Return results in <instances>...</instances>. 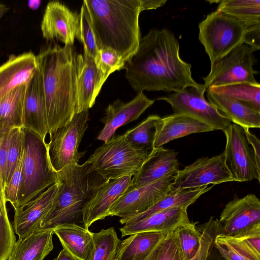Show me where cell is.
Listing matches in <instances>:
<instances>
[{
    "label": "cell",
    "instance_id": "cell-1",
    "mask_svg": "<svg viewBox=\"0 0 260 260\" xmlns=\"http://www.w3.org/2000/svg\"><path fill=\"white\" fill-rule=\"evenodd\" d=\"M179 48L167 29H152L141 38L137 51L121 68L134 91L170 93L188 87H203L192 78L191 65L181 58Z\"/></svg>",
    "mask_w": 260,
    "mask_h": 260
},
{
    "label": "cell",
    "instance_id": "cell-2",
    "mask_svg": "<svg viewBox=\"0 0 260 260\" xmlns=\"http://www.w3.org/2000/svg\"><path fill=\"white\" fill-rule=\"evenodd\" d=\"M76 56L73 46L57 44L36 55L43 77L49 134L67 124L75 114Z\"/></svg>",
    "mask_w": 260,
    "mask_h": 260
},
{
    "label": "cell",
    "instance_id": "cell-3",
    "mask_svg": "<svg viewBox=\"0 0 260 260\" xmlns=\"http://www.w3.org/2000/svg\"><path fill=\"white\" fill-rule=\"evenodd\" d=\"M99 49L115 51L125 64L141 40L139 0H84Z\"/></svg>",
    "mask_w": 260,
    "mask_h": 260
},
{
    "label": "cell",
    "instance_id": "cell-4",
    "mask_svg": "<svg viewBox=\"0 0 260 260\" xmlns=\"http://www.w3.org/2000/svg\"><path fill=\"white\" fill-rule=\"evenodd\" d=\"M57 174L56 199L39 230L53 229L64 223H83L85 205L95 191L107 181L87 160L82 165H67Z\"/></svg>",
    "mask_w": 260,
    "mask_h": 260
},
{
    "label": "cell",
    "instance_id": "cell-5",
    "mask_svg": "<svg viewBox=\"0 0 260 260\" xmlns=\"http://www.w3.org/2000/svg\"><path fill=\"white\" fill-rule=\"evenodd\" d=\"M24 150L22 182L14 211L19 210L30 201L56 183L57 174L50 161L47 143L37 134L23 128Z\"/></svg>",
    "mask_w": 260,
    "mask_h": 260
},
{
    "label": "cell",
    "instance_id": "cell-6",
    "mask_svg": "<svg viewBox=\"0 0 260 260\" xmlns=\"http://www.w3.org/2000/svg\"><path fill=\"white\" fill-rule=\"evenodd\" d=\"M199 40L212 65L244 44L247 27L236 18L216 10L199 24Z\"/></svg>",
    "mask_w": 260,
    "mask_h": 260
},
{
    "label": "cell",
    "instance_id": "cell-7",
    "mask_svg": "<svg viewBox=\"0 0 260 260\" xmlns=\"http://www.w3.org/2000/svg\"><path fill=\"white\" fill-rule=\"evenodd\" d=\"M149 154L134 149L124 135L114 134L87 160L106 180L133 176Z\"/></svg>",
    "mask_w": 260,
    "mask_h": 260
},
{
    "label": "cell",
    "instance_id": "cell-8",
    "mask_svg": "<svg viewBox=\"0 0 260 260\" xmlns=\"http://www.w3.org/2000/svg\"><path fill=\"white\" fill-rule=\"evenodd\" d=\"M89 110L75 113L64 125L50 133L47 143L50 163L58 172L69 165L78 164L86 151L79 152L78 147L88 128Z\"/></svg>",
    "mask_w": 260,
    "mask_h": 260
},
{
    "label": "cell",
    "instance_id": "cell-9",
    "mask_svg": "<svg viewBox=\"0 0 260 260\" xmlns=\"http://www.w3.org/2000/svg\"><path fill=\"white\" fill-rule=\"evenodd\" d=\"M254 52L251 47L243 44L211 65L209 73L203 78L205 88L241 83L259 84L254 76L257 73L253 69L256 62Z\"/></svg>",
    "mask_w": 260,
    "mask_h": 260
},
{
    "label": "cell",
    "instance_id": "cell-10",
    "mask_svg": "<svg viewBox=\"0 0 260 260\" xmlns=\"http://www.w3.org/2000/svg\"><path fill=\"white\" fill-rule=\"evenodd\" d=\"M206 89L188 87L180 91L159 97L157 100L168 103L174 114L191 117L211 127L213 130L224 131L231 124V121L207 101L204 96Z\"/></svg>",
    "mask_w": 260,
    "mask_h": 260
},
{
    "label": "cell",
    "instance_id": "cell-11",
    "mask_svg": "<svg viewBox=\"0 0 260 260\" xmlns=\"http://www.w3.org/2000/svg\"><path fill=\"white\" fill-rule=\"evenodd\" d=\"M220 233L240 238L260 233V200L253 193L234 198L220 213Z\"/></svg>",
    "mask_w": 260,
    "mask_h": 260
},
{
    "label": "cell",
    "instance_id": "cell-12",
    "mask_svg": "<svg viewBox=\"0 0 260 260\" xmlns=\"http://www.w3.org/2000/svg\"><path fill=\"white\" fill-rule=\"evenodd\" d=\"M237 181L226 163L225 153L202 157L179 170L171 185L174 189H193L212 184Z\"/></svg>",
    "mask_w": 260,
    "mask_h": 260
},
{
    "label": "cell",
    "instance_id": "cell-13",
    "mask_svg": "<svg viewBox=\"0 0 260 260\" xmlns=\"http://www.w3.org/2000/svg\"><path fill=\"white\" fill-rule=\"evenodd\" d=\"M226 137V163L237 182L260 181V169L255 161L252 147L247 141L243 128L233 123L223 131Z\"/></svg>",
    "mask_w": 260,
    "mask_h": 260
},
{
    "label": "cell",
    "instance_id": "cell-14",
    "mask_svg": "<svg viewBox=\"0 0 260 260\" xmlns=\"http://www.w3.org/2000/svg\"><path fill=\"white\" fill-rule=\"evenodd\" d=\"M178 171L171 172L153 183L124 193L111 206L109 210V216L122 218L146 211L170 191Z\"/></svg>",
    "mask_w": 260,
    "mask_h": 260
},
{
    "label": "cell",
    "instance_id": "cell-15",
    "mask_svg": "<svg viewBox=\"0 0 260 260\" xmlns=\"http://www.w3.org/2000/svg\"><path fill=\"white\" fill-rule=\"evenodd\" d=\"M79 14L58 1L48 3L41 24L43 38L73 46L79 26Z\"/></svg>",
    "mask_w": 260,
    "mask_h": 260
},
{
    "label": "cell",
    "instance_id": "cell-16",
    "mask_svg": "<svg viewBox=\"0 0 260 260\" xmlns=\"http://www.w3.org/2000/svg\"><path fill=\"white\" fill-rule=\"evenodd\" d=\"M58 185L57 183L28 202L23 209L14 211L13 230L22 238L39 230L55 202Z\"/></svg>",
    "mask_w": 260,
    "mask_h": 260
},
{
    "label": "cell",
    "instance_id": "cell-17",
    "mask_svg": "<svg viewBox=\"0 0 260 260\" xmlns=\"http://www.w3.org/2000/svg\"><path fill=\"white\" fill-rule=\"evenodd\" d=\"M154 103V100L149 99L143 92H139L127 103L117 100L109 104L105 110V116L101 120L104 126L97 139L106 142L119 127L137 120Z\"/></svg>",
    "mask_w": 260,
    "mask_h": 260
},
{
    "label": "cell",
    "instance_id": "cell-18",
    "mask_svg": "<svg viewBox=\"0 0 260 260\" xmlns=\"http://www.w3.org/2000/svg\"><path fill=\"white\" fill-rule=\"evenodd\" d=\"M132 185V177L111 179L101 186L86 204L83 211V223L88 228L93 222L109 216L111 206L127 192Z\"/></svg>",
    "mask_w": 260,
    "mask_h": 260
},
{
    "label": "cell",
    "instance_id": "cell-19",
    "mask_svg": "<svg viewBox=\"0 0 260 260\" xmlns=\"http://www.w3.org/2000/svg\"><path fill=\"white\" fill-rule=\"evenodd\" d=\"M75 113L93 107L104 82L94 59L85 54L76 56Z\"/></svg>",
    "mask_w": 260,
    "mask_h": 260
},
{
    "label": "cell",
    "instance_id": "cell-20",
    "mask_svg": "<svg viewBox=\"0 0 260 260\" xmlns=\"http://www.w3.org/2000/svg\"><path fill=\"white\" fill-rule=\"evenodd\" d=\"M22 128L34 132L45 141L48 131L43 77L39 67L28 84Z\"/></svg>",
    "mask_w": 260,
    "mask_h": 260
},
{
    "label": "cell",
    "instance_id": "cell-21",
    "mask_svg": "<svg viewBox=\"0 0 260 260\" xmlns=\"http://www.w3.org/2000/svg\"><path fill=\"white\" fill-rule=\"evenodd\" d=\"M38 67L36 55L31 51L10 55L0 66V101L16 88L28 84Z\"/></svg>",
    "mask_w": 260,
    "mask_h": 260
},
{
    "label": "cell",
    "instance_id": "cell-22",
    "mask_svg": "<svg viewBox=\"0 0 260 260\" xmlns=\"http://www.w3.org/2000/svg\"><path fill=\"white\" fill-rule=\"evenodd\" d=\"M177 155L174 150L164 149L162 146L154 148L133 176L129 191L149 184L171 172L179 170Z\"/></svg>",
    "mask_w": 260,
    "mask_h": 260
},
{
    "label": "cell",
    "instance_id": "cell-23",
    "mask_svg": "<svg viewBox=\"0 0 260 260\" xmlns=\"http://www.w3.org/2000/svg\"><path fill=\"white\" fill-rule=\"evenodd\" d=\"M187 208L175 207L155 213L143 219L125 223L120 228L121 237L140 232L169 234L189 222Z\"/></svg>",
    "mask_w": 260,
    "mask_h": 260
},
{
    "label": "cell",
    "instance_id": "cell-24",
    "mask_svg": "<svg viewBox=\"0 0 260 260\" xmlns=\"http://www.w3.org/2000/svg\"><path fill=\"white\" fill-rule=\"evenodd\" d=\"M153 149L193 133L214 131L207 124L189 116L173 114L160 118L155 125Z\"/></svg>",
    "mask_w": 260,
    "mask_h": 260
},
{
    "label": "cell",
    "instance_id": "cell-25",
    "mask_svg": "<svg viewBox=\"0 0 260 260\" xmlns=\"http://www.w3.org/2000/svg\"><path fill=\"white\" fill-rule=\"evenodd\" d=\"M206 91L208 101L234 123L249 129L260 127V112L209 89H207Z\"/></svg>",
    "mask_w": 260,
    "mask_h": 260
},
{
    "label": "cell",
    "instance_id": "cell-26",
    "mask_svg": "<svg viewBox=\"0 0 260 260\" xmlns=\"http://www.w3.org/2000/svg\"><path fill=\"white\" fill-rule=\"evenodd\" d=\"M63 249L77 260H89L92 254L93 242L88 228L75 223H64L53 229Z\"/></svg>",
    "mask_w": 260,
    "mask_h": 260
},
{
    "label": "cell",
    "instance_id": "cell-27",
    "mask_svg": "<svg viewBox=\"0 0 260 260\" xmlns=\"http://www.w3.org/2000/svg\"><path fill=\"white\" fill-rule=\"evenodd\" d=\"M52 229L39 230L19 238L7 260H43L53 249Z\"/></svg>",
    "mask_w": 260,
    "mask_h": 260
},
{
    "label": "cell",
    "instance_id": "cell-28",
    "mask_svg": "<svg viewBox=\"0 0 260 260\" xmlns=\"http://www.w3.org/2000/svg\"><path fill=\"white\" fill-rule=\"evenodd\" d=\"M203 186L193 189H174L146 211L134 215L121 218L120 222L123 224L143 219L159 211L175 207H188L193 204L203 194L211 190L214 186Z\"/></svg>",
    "mask_w": 260,
    "mask_h": 260
},
{
    "label": "cell",
    "instance_id": "cell-29",
    "mask_svg": "<svg viewBox=\"0 0 260 260\" xmlns=\"http://www.w3.org/2000/svg\"><path fill=\"white\" fill-rule=\"evenodd\" d=\"M160 232H140L121 241L115 260H142L166 236Z\"/></svg>",
    "mask_w": 260,
    "mask_h": 260
},
{
    "label": "cell",
    "instance_id": "cell-30",
    "mask_svg": "<svg viewBox=\"0 0 260 260\" xmlns=\"http://www.w3.org/2000/svg\"><path fill=\"white\" fill-rule=\"evenodd\" d=\"M28 84L16 88L0 101L1 133H7L15 128H22L23 106Z\"/></svg>",
    "mask_w": 260,
    "mask_h": 260
},
{
    "label": "cell",
    "instance_id": "cell-31",
    "mask_svg": "<svg viewBox=\"0 0 260 260\" xmlns=\"http://www.w3.org/2000/svg\"><path fill=\"white\" fill-rule=\"evenodd\" d=\"M213 246L225 260H260V252L253 247L248 236L236 238L219 233Z\"/></svg>",
    "mask_w": 260,
    "mask_h": 260
},
{
    "label": "cell",
    "instance_id": "cell-32",
    "mask_svg": "<svg viewBox=\"0 0 260 260\" xmlns=\"http://www.w3.org/2000/svg\"><path fill=\"white\" fill-rule=\"evenodd\" d=\"M217 11L232 16L246 27L260 25L259 0L218 1Z\"/></svg>",
    "mask_w": 260,
    "mask_h": 260
},
{
    "label": "cell",
    "instance_id": "cell-33",
    "mask_svg": "<svg viewBox=\"0 0 260 260\" xmlns=\"http://www.w3.org/2000/svg\"><path fill=\"white\" fill-rule=\"evenodd\" d=\"M160 118L151 115L136 127L123 135L126 141L135 150L149 154L153 149L155 125Z\"/></svg>",
    "mask_w": 260,
    "mask_h": 260
},
{
    "label": "cell",
    "instance_id": "cell-34",
    "mask_svg": "<svg viewBox=\"0 0 260 260\" xmlns=\"http://www.w3.org/2000/svg\"><path fill=\"white\" fill-rule=\"evenodd\" d=\"M93 250L89 260H115L120 243L114 228L92 233Z\"/></svg>",
    "mask_w": 260,
    "mask_h": 260
},
{
    "label": "cell",
    "instance_id": "cell-35",
    "mask_svg": "<svg viewBox=\"0 0 260 260\" xmlns=\"http://www.w3.org/2000/svg\"><path fill=\"white\" fill-rule=\"evenodd\" d=\"M208 89L236 100L260 112V84L241 83Z\"/></svg>",
    "mask_w": 260,
    "mask_h": 260
},
{
    "label": "cell",
    "instance_id": "cell-36",
    "mask_svg": "<svg viewBox=\"0 0 260 260\" xmlns=\"http://www.w3.org/2000/svg\"><path fill=\"white\" fill-rule=\"evenodd\" d=\"M174 232L176 234L184 260L191 259L197 252L200 243L201 231L196 222L188 223L178 226Z\"/></svg>",
    "mask_w": 260,
    "mask_h": 260
},
{
    "label": "cell",
    "instance_id": "cell-37",
    "mask_svg": "<svg viewBox=\"0 0 260 260\" xmlns=\"http://www.w3.org/2000/svg\"><path fill=\"white\" fill-rule=\"evenodd\" d=\"M24 133L22 128L10 131L5 174V186L11 179L24 151Z\"/></svg>",
    "mask_w": 260,
    "mask_h": 260
},
{
    "label": "cell",
    "instance_id": "cell-38",
    "mask_svg": "<svg viewBox=\"0 0 260 260\" xmlns=\"http://www.w3.org/2000/svg\"><path fill=\"white\" fill-rule=\"evenodd\" d=\"M79 16V26L76 38L83 46V53L94 59L99 49L92 29L89 14L83 3Z\"/></svg>",
    "mask_w": 260,
    "mask_h": 260
},
{
    "label": "cell",
    "instance_id": "cell-39",
    "mask_svg": "<svg viewBox=\"0 0 260 260\" xmlns=\"http://www.w3.org/2000/svg\"><path fill=\"white\" fill-rule=\"evenodd\" d=\"M200 229L202 233L200 246L195 255L189 260H207L211 254L214 238L220 233L218 219L212 216Z\"/></svg>",
    "mask_w": 260,
    "mask_h": 260
},
{
    "label": "cell",
    "instance_id": "cell-40",
    "mask_svg": "<svg viewBox=\"0 0 260 260\" xmlns=\"http://www.w3.org/2000/svg\"><path fill=\"white\" fill-rule=\"evenodd\" d=\"M94 61L102 74L104 82L111 74L120 70L124 65L117 52L108 48L100 49Z\"/></svg>",
    "mask_w": 260,
    "mask_h": 260
},
{
    "label": "cell",
    "instance_id": "cell-41",
    "mask_svg": "<svg viewBox=\"0 0 260 260\" xmlns=\"http://www.w3.org/2000/svg\"><path fill=\"white\" fill-rule=\"evenodd\" d=\"M157 260H184L178 238L174 231L168 234L160 242Z\"/></svg>",
    "mask_w": 260,
    "mask_h": 260
},
{
    "label": "cell",
    "instance_id": "cell-42",
    "mask_svg": "<svg viewBox=\"0 0 260 260\" xmlns=\"http://www.w3.org/2000/svg\"><path fill=\"white\" fill-rule=\"evenodd\" d=\"M23 159L24 151L11 179L6 184L4 189L6 201L10 202L14 208L18 201L22 182Z\"/></svg>",
    "mask_w": 260,
    "mask_h": 260
},
{
    "label": "cell",
    "instance_id": "cell-43",
    "mask_svg": "<svg viewBox=\"0 0 260 260\" xmlns=\"http://www.w3.org/2000/svg\"><path fill=\"white\" fill-rule=\"evenodd\" d=\"M10 131L7 133L0 132V202L6 206L5 198V174L6 166L7 154Z\"/></svg>",
    "mask_w": 260,
    "mask_h": 260
},
{
    "label": "cell",
    "instance_id": "cell-44",
    "mask_svg": "<svg viewBox=\"0 0 260 260\" xmlns=\"http://www.w3.org/2000/svg\"><path fill=\"white\" fill-rule=\"evenodd\" d=\"M13 233V229L10 222L7 207L0 202V241L5 240Z\"/></svg>",
    "mask_w": 260,
    "mask_h": 260
},
{
    "label": "cell",
    "instance_id": "cell-45",
    "mask_svg": "<svg viewBox=\"0 0 260 260\" xmlns=\"http://www.w3.org/2000/svg\"><path fill=\"white\" fill-rule=\"evenodd\" d=\"M244 44L251 47L254 51L260 48V25L247 27Z\"/></svg>",
    "mask_w": 260,
    "mask_h": 260
},
{
    "label": "cell",
    "instance_id": "cell-46",
    "mask_svg": "<svg viewBox=\"0 0 260 260\" xmlns=\"http://www.w3.org/2000/svg\"><path fill=\"white\" fill-rule=\"evenodd\" d=\"M243 128L247 141L251 146L256 164L260 169V141L256 136L250 132L249 128Z\"/></svg>",
    "mask_w": 260,
    "mask_h": 260
},
{
    "label": "cell",
    "instance_id": "cell-47",
    "mask_svg": "<svg viewBox=\"0 0 260 260\" xmlns=\"http://www.w3.org/2000/svg\"><path fill=\"white\" fill-rule=\"evenodd\" d=\"M140 10L142 12L144 10L156 9L162 6L166 2V0H139Z\"/></svg>",
    "mask_w": 260,
    "mask_h": 260
},
{
    "label": "cell",
    "instance_id": "cell-48",
    "mask_svg": "<svg viewBox=\"0 0 260 260\" xmlns=\"http://www.w3.org/2000/svg\"><path fill=\"white\" fill-rule=\"evenodd\" d=\"M53 260H77L68 251L63 249L59 253L57 256Z\"/></svg>",
    "mask_w": 260,
    "mask_h": 260
},
{
    "label": "cell",
    "instance_id": "cell-49",
    "mask_svg": "<svg viewBox=\"0 0 260 260\" xmlns=\"http://www.w3.org/2000/svg\"><path fill=\"white\" fill-rule=\"evenodd\" d=\"M159 243L142 260H157Z\"/></svg>",
    "mask_w": 260,
    "mask_h": 260
},
{
    "label": "cell",
    "instance_id": "cell-50",
    "mask_svg": "<svg viewBox=\"0 0 260 260\" xmlns=\"http://www.w3.org/2000/svg\"><path fill=\"white\" fill-rule=\"evenodd\" d=\"M41 2L40 0H30L28 2V7L32 10H36L39 8Z\"/></svg>",
    "mask_w": 260,
    "mask_h": 260
},
{
    "label": "cell",
    "instance_id": "cell-51",
    "mask_svg": "<svg viewBox=\"0 0 260 260\" xmlns=\"http://www.w3.org/2000/svg\"><path fill=\"white\" fill-rule=\"evenodd\" d=\"M10 10V8L5 4L0 3V19Z\"/></svg>",
    "mask_w": 260,
    "mask_h": 260
}]
</instances>
